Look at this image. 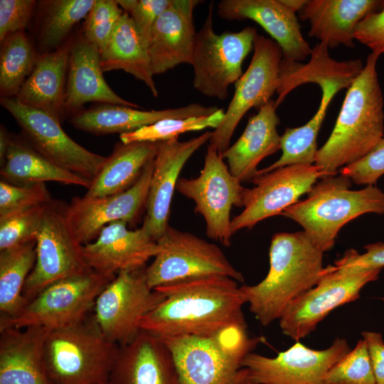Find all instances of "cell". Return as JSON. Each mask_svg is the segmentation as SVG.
I'll use <instances>...</instances> for the list:
<instances>
[{
	"mask_svg": "<svg viewBox=\"0 0 384 384\" xmlns=\"http://www.w3.org/2000/svg\"><path fill=\"white\" fill-rule=\"evenodd\" d=\"M238 282L230 277L212 275L158 287L154 289L165 299L144 317L141 329L164 339L247 327L242 311L246 301Z\"/></svg>",
	"mask_w": 384,
	"mask_h": 384,
	"instance_id": "1",
	"label": "cell"
},
{
	"mask_svg": "<svg viewBox=\"0 0 384 384\" xmlns=\"http://www.w3.org/2000/svg\"><path fill=\"white\" fill-rule=\"evenodd\" d=\"M379 55L371 53L347 89L334 129L317 151L314 164L322 178L369 153L383 137V97L376 71Z\"/></svg>",
	"mask_w": 384,
	"mask_h": 384,
	"instance_id": "2",
	"label": "cell"
},
{
	"mask_svg": "<svg viewBox=\"0 0 384 384\" xmlns=\"http://www.w3.org/2000/svg\"><path fill=\"white\" fill-rule=\"evenodd\" d=\"M323 255L304 231L272 236L267 276L255 285L240 286L262 326L279 319L292 302L316 285L324 272Z\"/></svg>",
	"mask_w": 384,
	"mask_h": 384,
	"instance_id": "3",
	"label": "cell"
},
{
	"mask_svg": "<svg viewBox=\"0 0 384 384\" xmlns=\"http://www.w3.org/2000/svg\"><path fill=\"white\" fill-rule=\"evenodd\" d=\"M351 185V179L343 174L323 178L314 184L306 199L281 215L302 225L317 248L328 251L348 222L368 213L384 214V192L373 185L353 191L349 189Z\"/></svg>",
	"mask_w": 384,
	"mask_h": 384,
	"instance_id": "4",
	"label": "cell"
},
{
	"mask_svg": "<svg viewBox=\"0 0 384 384\" xmlns=\"http://www.w3.org/2000/svg\"><path fill=\"white\" fill-rule=\"evenodd\" d=\"M247 327L232 326L206 336L162 339L170 350L181 384H249L244 358L261 341Z\"/></svg>",
	"mask_w": 384,
	"mask_h": 384,
	"instance_id": "5",
	"label": "cell"
},
{
	"mask_svg": "<svg viewBox=\"0 0 384 384\" xmlns=\"http://www.w3.org/2000/svg\"><path fill=\"white\" fill-rule=\"evenodd\" d=\"M119 350L91 313L74 325L49 331L43 356L52 384H99L109 381Z\"/></svg>",
	"mask_w": 384,
	"mask_h": 384,
	"instance_id": "6",
	"label": "cell"
},
{
	"mask_svg": "<svg viewBox=\"0 0 384 384\" xmlns=\"http://www.w3.org/2000/svg\"><path fill=\"white\" fill-rule=\"evenodd\" d=\"M114 277L90 270L55 282L16 316L0 317V330L37 326L50 331L79 323L93 311L98 295Z\"/></svg>",
	"mask_w": 384,
	"mask_h": 384,
	"instance_id": "7",
	"label": "cell"
},
{
	"mask_svg": "<svg viewBox=\"0 0 384 384\" xmlns=\"http://www.w3.org/2000/svg\"><path fill=\"white\" fill-rule=\"evenodd\" d=\"M213 10L211 1L205 21L196 32L191 65L193 85L205 96L224 100L229 86L242 75V63L258 33L255 28L247 26L240 31L217 34L213 26Z\"/></svg>",
	"mask_w": 384,
	"mask_h": 384,
	"instance_id": "8",
	"label": "cell"
},
{
	"mask_svg": "<svg viewBox=\"0 0 384 384\" xmlns=\"http://www.w3.org/2000/svg\"><path fill=\"white\" fill-rule=\"evenodd\" d=\"M160 251L145 267L151 289L179 281L212 275L230 277L238 282L243 275L215 244L170 225L157 240Z\"/></svg>",
	"mask_w": 384,
	"mask_h": 384,
	"instance_id": "9",
	"label": "cell"
},
{
	"mask_svg": "<svg viewBox=\"0 0 384 384\" xmlns=\"http://www.w3.org/2000/svg\"><path fill=\"white\" fill-rule=\"evenodd\" d=\"M220 153L208 144L203 167L196 178H179L176 190L195 203V212L206 222L208 237L230 246V211L233 206L242 207L245 188L231 174Z\"/></svg>",
	"mask_w": 384,
	"mask_h": 384,
	"instance_id": "10",
	"label": "cell"
},
{
	"mask_svg": "<svg viewBox=\"0 0 384 384\" xmlns=\"http://www.w3.org/2000/svg\"><path fill=\"white\" fill-rule=\"evenodd\" d=\"M145 267L117 273L95 301L92 313L97 324L104 335L119 346L139 334L144 317L165 299L148 285Z\"/></svg>",
	"mask_w": 384,
	"mask_h": 384,
	"instance_id": "11",
	"label": "cell"
},
{
	"mask_svg": "<svg viewBox=\"0 0 384 384\" xmlns=\"http://www.w3.org/2000/svg\"><path fill=\"white\" fill-rule=\"evenodd\" d=\"M65 206L53 199L43 206L36 237V261L23 289L27 303L52 283L91 270L85 263L81 245L70 230Z\"/></svg>",
	"mask_w": 384,
	"mask_h": 384,
	"instance_id": "12",
	"label": "cell"
},
{
	"mask_svg": "<svg viewBox=\"0 0 384 384\" xmlns=\"http://www.w3.org/2000/svg\"><path fill=\"white\" fill-rule=\"evenodd\" d=\"M380 271L326 267L316 285L292 302L279 319L283 334L297 341L306 337L334 309L357 299L362 288L376 280Z\"/></svg>",
	"mask_w": 384,
	"mask_h": 384,
	"instance_id": "13",
	"label": "cell"
},
{
	"mask_svg": "<svg viewBox=\"0 0 384 384\" xmlns=\"http://www.w3.org/2000/svg\"><path fill=\"white\" fill-rule=\"evenodd\" d=\"M251 62L235 83L233 97L225 111L223 120L212 132L209 144L222 154L229 146L241 119L251 108L260 110L267 105L279 87L282 51L270 38L257 35Z\"/></svg>",
	"mask_w": 384,
	"mask_h": 384,
	"instance_id": "14",
	"label": "cell"
},
{
	"mask_svg": "<svg viewBox=\"0 0 384 384\" xmlns=\"http://www.w3.org/2000/svg\"><path fill=\"white\" fill-rule=\"evenodd\" d=\"M1 105L16 120L31 146L58 166L90 181L96 178L107 156L75 142L53 115L20 102L16 97H1Z\"/></svg>",
	"mask_w": 384,
	"mask_h": 384,
	"instance_id": "15",
	"label": "cell"
},
{
	"mask_svg": "<svg viewBox=\"0 0 384 384\" xmlns=\"http://www.w3.org/2000/svg\"><path fill=\"white\" fill-rule=\"evenodd\" d=\"M319 178L322 174L315 164L287 166L257 175L251 181L255 186L243 193V210L231 220L232 233L281 214L308 193Z\"/></svg>",
	"mask_w": 384,
	"mask_h": 384,
	"instance_id": "16",
	"label": "cell"
},
{
	"mask_svg": "<svg viewBox=\"0 0 384 384\" xmlns=\"http://www.w3.org/2000/svg\"><path fill=\"white\" fill-rule=\"evenodd\" d=\"M351 351L345 338L337 337L324 350H314L297 341L289 348L270 358L253 352L242 366L257 384H326L327 371Z\"/></svg>",
	"mask_w": 384,
	"mask_h": 384,
	"instance_id": "17",
	"label": "cell"
},
{
	"mask_svg": "<svg viewBox=\"0 0 384 384\" xmlns=\"http://www.w3.org/2000/svg\"><path fill=\"white\" fill-rule=\"evenodd\" d=\"M154 163V159L146 164L137 181L123 192L102 198L74 197L66 204L67 220L80 245L95 240L111 223H135L146 209Z\"/></svg>",
	"mask_w": 384,
	"mask_h": 384,
	"instance_id": "18",
	"label": "cell"
},
{
	"mask_svg": "<svg viewBox=\"0 0 384 384\" xmlns=\"http://www.w3.org/2000/svg\"><path fill=\"white\" fill-rule=\"evenodd\" d=\"M123 220L104 227L97 238L81 245V254L91 270L110 275L146 267L160 251L157 240L142 226L129 230Z\"/></svg>",
	"mask_w": 384,
	"mask_h": 384,
	"instance_id": "19",
	"label": "cell"
},
{
	"mask_svg": "<svg viewBox=\"0 0 384 384\" xmlns=\"http://www.w3.org/2000/svg\"><path fill=\"white\" fill-rule=\"evenodd\" d=\"M211 135L212 132H206L186 141L176 138L159 142L142 225L156 240L169 225L171 203L183 166Z\"/></svg>",
	"mask_w": 384,
	"mask_h": 384,
	"instance_id": "20",
	"label": "cell"
},
{
	"mask_svg": "<svg viewBox=\"0 0 384 384\" xmlns=\"http://www.w3.org/2000/svg\"><path fill=\"white\" fill-rule=\"evenodd\" d=\"M217 12L225 20L249 19L258 23L279 46L286 60L299 62L311 55L296 12L282 0H222Z\"/></svg>",
	"mask_w": 384,
	"mask_h": 384,
	"instance_id": "21",
	"label": "cell"
},
{
	"mask_svg": "<svg viewBox=\"0 0 384 384\" xmlns=\"http://www.w3.org/2000/svg\"><path fill=\"white\" fill-rule=\"evenodd\" d=\"M198 0H171L156 21L147 50L154 75L181 64L192 65L196 32L193 11Z\"/></svg>",
	"mask_w": 384,
	"mask_h": 384,
	"instance_id": "22",
	"label": "cell"
},
{
	"mask_svg": "<svg viewBox=\"0 0 384 384\" xmlns=\"http://www.w3.org/2000/svg\"><path fill=\"white\" fill-rule=\"evenodd\" d=\"M112 384H181L172 354L158 336L142 330L119 346L111 370Z\"/></svg>",
	"mask_w": 384,
	"mask_h": 384,
	"instance_id": "23",
	"label": "cell"
},
{
	"mask_svg": "<svg viewBox=\"0 0 384 384\" xmlns=\"http://www.w3.org/2000/svg\"><path fill=\"white\" fill-rule=\"evenodd\" d=\"M102 73L101 53L98 48L87 41L82 33L72 38L64 114L75 115L85 103L89 102L142 109L141 106L115 93L106 82Z\"/></svg>",
	"mask_w": 384,
	"mask_h": 384,
	"instance_id": "24",
	"label": "cell"
},
{
	"mask_svg": "<svg viewBox=\"0 0 384 384\" xmlns=\"http://www.w3.org/2000/svg\"><path fill=\"white\" fill-rule=\"evenodd\" d=\"M380 0H306L299 17L310 23L309 36L329 48L340 45L353 48L354 31L367 15L378 11Z\"/></svg>",
	"mask_w": 384,
	"mask_h": 384,
	"instance_id": "25",
	"label": "cell"
},
{
	"mask_svg": "<svg viewBox=\"0 0 384 384\" xmlns=\"http://www.w3.org/2000/svg\"><path fill=\"white\" fill-rule=\"evenodd\" d=\"M219 110L215 106L192 103L161 110H142L132 107L102 103L73 115L70 123L77 129L94 134L128 133L167 118L201 117Z\"/></svg>",
	"mask_w": 384,
	"mask_h": 384,
	"instance_id": "26",
	"label": "cell"
},
{
	"mask_svg": "<svg viewBox=\"0 0 384 384\" xmlns=\"http://www.w3.org/2000/svg\"><path fill=\"white\" fill-rule=\"evenodd\" d=\"M49 331L37 326L0 330V384H52L43 356Z\"/></svg>",
	"mask_w": 384,
	"mask_h": 384,
	"instance_id": "27",
	"label": "cell"
},
{
	"mask_svg": "<svg viewBox=\"0 0 384 384\" xmlns=\"http://www.w3.org/2000/svg\"><path fill=\"white\" fill-rule=\"evenodd\" d=\"M275 110L272 100L249 118L239 139L221 154L231 174L240 182L252 181L260 162L281 149V136L277 129L279 119Z\"/></svg>",
	"mask_w": 384,
	"mask_h": 384,
	"instance_id": "28",
	"label": "cell"
},
{
	"mask_svg": "<svg viewBox=\"0 0 384 384\" xmlns=\"http://www.w3.org/2000/svg\"><path fill=\"white\" fill-rule=\"evenodd\" d=\"M72 38L57 49L38 54L35 67L16 97L22 104L61 119ZM67 82V81H66Z\"/></svg>",
	"mask_w": 384,
	"mask_h": 384,
	"instance_id": "29",
	"label": "cell"
},
{
	"mask_svg": "<svg viewBox=\"0 0 384 384\" xmlns=\"http://www.w3.org/2000/svg\"><path fill=\"white\" fill-rule=\"evenodd\" d=\"M363 68L360 59L337 61L331 58L329 48L322 43L316 44L311 49V59L306 64L282 58L275 107L283 102L292 90L304 83L319 85L324 80H337L351 86Z\"/></svg>",
	"mask_w": 384,
	"mask_h": 384,
	"instance_id": "30",
	"label": "cell"
},
{
	"mask_svg": "<svg viewBox=\"0 0 384 384\" xmlns=\"http://www.w3.org/2000/svg\"><path fill=\"white\" fill-rule=\"evenodd\" d=\"M158 144L149 142L116 144L83 196L102 198L128 189L137 181L146 164L154 159Z\"/></svg>",
	"mask_w": 384,
	"mask_h": 384,
	"instance_id": "31",
	"label": "cell"
},
{
	"mask_svg": "<svg viewBox=\"0 0 384 384\" xmlns=\"http://www.w3.org/2000/svg\"><path fill=\"white\" fill-rule=\"evenodd\" d=\"M101 67L103 72L122 70L132 75L147 86L154 97L158 96L147 48L125 12L119 18L107 48L101 53Z\"/></svg>",
	"mask_w": 384,
	"mask_h": 384,
	"instance_id": "32",
	"label": "cell"
},
{
	"mask_svg": "<svg viewBox=\"0 0 384 384\" xmlns=\"http://www.w3.org/2000/svg\"><path fill=\"white\" fill-rule=\"evenodd\" d=\"M0 174L1 180L18 186L53 181L88 189L92 183L58 166L31 145L13 137Z\"/></svg>",
	"mask_w": 384,
	"mask_h": 384,
	"instance_id": "33",
	"label": "cell"
},
{
	"mask_svg": "<svg viewBox=\"0 0 384 384\" xmlns=\"http://www.w3.org/2000/svg\"><path fill=\"white\" fill-rule=\"evenodd\" d=\"M319 85L322 95L316 114L304 125L297 128L287 127L285 129L281 136L282 154L280 158L270 166L258 170L257 175H262L287 166L314 164L318 151L316 137L326 110L334 96L344 88L341 83L335 81H324Z\"/></svg>",
	"mask_w": 384,
	"mask_h": 384,
	"instance_id": "34",
	"label": "cell"
},
{
	"mask_svg": "<svg viewBox=\"0 0 384 384\" xmlns=\"http://www.w3.org/2000/svg\"><path fill=\"white\" fill-rule=\"evenodd\" d=\"M36 240L0 251L1 318L16 316L27 304L26 279L36 261Z\"/></svg>",
	"mask_w": 384,
	"mask_h": 384,
	"instance_id": "35",
	"label": "cell"
},
{
	"mask_svg": "<svg viewBox=\"0 0 384 384\" xmlns=\"http://www.w3.org/2000/svg\"><path fill=\"white\" fill-rule=\"evenodd\" d=\"M0 53V93L1 97H16L32 73L38 54L24 31L6 37Z\"/></svg>",
	"mask_w": 384,
	"mask_h": 384,
	"instance_id": "36",
	"label": "cell"
},
{
	"mask_svg": "<svg viewBox=\"0 0 384 384\" xmlns=\"http://www.w3.org/2000/svg\"><path fill=\"white\" fill-rule=\"evenodd\" d=\"M95 0H51L41 2L38 39L49 51L61 46L74 26L85 18Z\"/></svg>",
	"mask_w": 384,
	"mask_h": 384,
	"instance_id": "37",
	"label": "cell"
},
{
	"mask_svg": "<svg viewBox=\"0 0 384 384\" xmlns=\"http://www.w3.org/2000/svg\"><path fill=\"white\" fill-rule=\"evenodd\" d=\"M224 115L223 109H219L206 116L164 119L134 132L121 134L119 139L124 144L168 141L176 139L180 134L188 132L206 128L215 129L223 120Z\"/></svg>",
	"mask_w": 384,
	"mask_h": 384,
	"instance_id": "38",
	"label": "cell"
},
{
	"mask_svg": "<svg viewBox=\"0 0 384 384\" xmlns=\"http://www.w3.org/2000/svg\"><path fill=\"white\" fill-rule=\"evenodd\" d=\"M324 380L326 384H376L366 341L359 340L327 371Z\"/></svg>",
	"mask_w": 384,
	"mask_h": 384,
	"instance_id": "39",
	"label": "cell"
},
{
	"mask_svg": "<svg viewBox=\"0 0 384 384\" xmlns=\"http://www.w3.org/2000/svg\"><path fill=\"white\" fill-rule=\"evenodd\" d=\"M43 206L0 216V251L36 240Z\"/></svg>",
	"mask_w": 384,
	"mask_h": 384,
	"instance_id": "40",
	"label": "cell"
},
{
	"mask_svg": "<svg viewBox=\"0 0 384 384\" xmlns=\"http://www.w3.org/2000/svg\"><path fill=\"white\" fill-rule=\"evenodd\" d=\"M124 11L116 0H95L85 18L82 33L102 53Z\"/></svg>",
	"mask_w": 384,
	"mask_h": 384,
	"instance_id": "41",
	"label": "cell"
},
{
	"mask_svg": "<svg viewBox=\"0 0 384 384\" xmlns=\"http://www.w3.org/2000/svg\"><path fill=\"white\" fill-rule=\"evenodd\" d=\"M52 200L45 183L18 186L0 181V216L43 206Z\"/></svg>",
	"mask_w": 384,
	"mask_h": 384,
	"instance_id": "42",
	"label": "cell"
},
{
	"mask_svg": "<svg viewBox=\"0 0 384 384\" xmlns=\"http://www.w3.org/2000/svg\"><path fill=\"white\" fill-rule=\"evenodd\" d=\"M134 23L146 48L154 25L171 0H116Z\"/></svg>",
	"mask_w": 384,
	"mask_h": 384,
	"instance_id": "43",
	"label": "cell"
},
{
	"mask_svg": "<svg viewBox=\"0 0 384 384\" xmlns=\"http://www.w3.org/2000/svg\"><path fill=\"white\" fill-rule=\"evenodd\" d=\"M339 172L356 184L374 185L384 174V136L365 156L341 168Z\"/></svg>",
	"mask_w": 384,
	"mask_h": 384,
	"instance_id": "44",
	"label": "cell"
},
{
	"mask_svg": "<svg viewBox=\"0 0 384 384\" xmlns=\"http://www.w3.org/2000/svg\"><path fill=\"white\" fill-rule=\"evenodd\" d=\"M34 0L0 1V41L11 34L24 31L33 14Z\"/></svg>",
	"mask_w": 384,
	"mask_h": 384,
	"instance_id": "45",
	"label": "cell"
},
{
	"mask_svg": "<svg viewBox=\"0 0 384 384\" xmlns=\"http://www.w3.org/2000/svg\"><path fill=\"white\" fill-rule=\"evenodd\" d=\"M354 38L378 55L384 53V3L381 8L367 15L356 26Z\"/></svg>",
	"mask_w": 384,
	"mask_h": 384,
	"instance_id": "46",
	"label": "cell"
},
{
	"mask_svg": "<svg viewBox=\"0 0 384 384\" xmlns=\"http://www.w3.org/2000/svg\"><path fill=\"white\" fill-rule=\"evenodd\" d=\"M366 252L360 254L354 249L348 250L342 257L334 262L338 269H373L384 267V242H378L364 247Z\"/></svg>",
	"mask_w": 384,
	"mask_h": 384,
	"instance_id": "47",
	"label": "cell"
},
{
	"mask_svg": "<svg viewBox=\"0 0 384 384\" xmlns=\"http://www.w3.org/2000/svg\"><path fill=\"white\" fill-rule=\"evenodd\" d=\"M374 373L376 384H384V341L382 334L375 331H363Z\"/></svg>",
	"mask_w": 384,
	"mask_h": 384,
	"instance_id": "48",
	"label": "cell"
},
{
	"mask_svg": "<svg viewBox=\"0 0 384 384\" xmlns=\"http://www.w3.org/2000/svg\"><path fill=\"white\" fill-rule=\"evenodd\" d=\"M11 137L4 126L1 124L0 128V161L1 166L4 164Z\"/></svg>",
	"mask_w": 384,
	"mask_h": 384,
	"instance_id": "49",
	"label": "cell"
},
{
	"mask_svg": "<svg viewBox=\"0 0 384 384\" xmlns=\"http://www.w3.org/2000/svg\"><path fill=\"white\" fill-rule=\"evenodd\" d=\"M282 1L294 12L299 11L306 0H282Z\"/></svg>",
	"mask_w": 384,
	"mask_h": 384,
	"instance_id": "50",
	"label": "cell"
},
{
	"mask_svg": "<svg viewBox=\"0 0 384 384\" xmlns=\"http://www.w3.org/2000/svg\"><path fill=\"white\" fill-rule=\"evenodd\" d=\"M99 384H112V383L110 381H107V382H104V383H99Z\"/></svg>",
	"mask_w": 384,
	"mask_h": 384,
	"instance_id": "51",
	"label": "cell"
},
{
	"mask_svg": "<svg viewBox=\"0 0 384 384\" xmlns=\"http://www.w3.org/2000/svg\"><path fill=\"white\" fill-rule=\"evenodd\" d=\"M249 384H257V383H252V382H250Z\"/></svg>",
	"mask_w": 384,
	"mask_h": 384,
	"instance_id": "52",
	"label": "cell"
},
{
	"mask_svg": "<svg viewBox=\"0 0 384 384\" xmlns=\"http://www.w3.org/2000/svg\"><path fill=\"white\" fill-rule=\"evenodd\" d=\"M383 299H384V298H383Z\"/></svg>",
	"mask_w": 384,
	"mask_h": 384,
	"instance_id": "53",
	"label": "cell"
}]
</instances>
